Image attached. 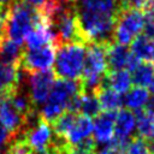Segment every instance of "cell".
Instances as JSON below:
<instances>
[{"label":"cell","instance_id":"6da1fadb","mask_svg":"<svg viewBox=\"0 0 154 154\" xmlns=\"http://www.w3.org/2000/svg\"><path fill=\"white\" fill-rule=\"evenodd\" d=\"M84 43L108 45L114 41L118 12H95L76 10Z\"/></svg>","mask_w":154,"mask_h":154},{"label":"cell","instance_id":"7a4b0ae2","mask_svg":"<svg viewBox=\"0 0 154 154\" xmlns=\"http://www.w3.org/2000/svg\"><path fill=\"white\" fill-rule=\"evenodd\" d=\"M40 19V12L24 2L16 0L6 6L4 32L5 36L23 45L25 36Z\"/></svg>","mask_w":154,"mask_h":154},{"label":"cell","instance_id":"3957f363","mask_svg":"<svg viewBox=\"0 0 154 154\" xmlns=\"http://www.w3.org/2000/svg\"><path fill=\"white\" fill-rule=\"evenodd\" d=\"M83 90L81 79H65L57 78L53 83L51 93L47 100L42 103V109L40 111V117L47 123L52 124L60 114H63L71 101V99Z\"/></svg>","mask_w":154,"mask_h":154},{"label":"cell","instance_id":"277c9868","mask_svg":"<svg viewBox=\"0 0 154 154\" xmlns=\"http://www.w3.org/2000/svg\"><path fill=\"white\" fill-rule=\"evenodd\" d=\"M85 46L82 42H70L58 46L53 71L58 78L81 79L84 67Z\"/></svg>","mask_w":154,"mask_h":154},{"label":"cell","instance_id":"5b68a950","mask_svg":"<svg viewBox=\"0 0 154 154\" xmlns=\"http://www.w3.org/2000/svg\"><path fill=\"white\" fill-rule=\"evenodd\" d=\"M107 71L106 45L87 43L81 83L84 91H95L101 85Z\"/></svg>","mask_w":154,"mask_h":154},{"label":"cell","instance_id":"8992f818","mask_svg":"<svg viewBox=\"0 0 154 154\" xmlns=\"http://www.w3.org/2000/svg\"><path fill=\"white\" fill-rule=\"evenodd\" d=\"M143 24L144 16L141 10H120L114 28V41L122 45H129L142 31Z\"/></svg>","mask_w":154,"mask_h":154},{"label":"cell","instance_id":"52a82bcc","mask_svg":"<svg viewBox=\"0 0 154 154\" xmlns=\"http://www.w3.org/2000/svg\"><path fill=\"white\" fill-rule=\"evenodd\" d=\"M57 45L49 43L36 48H24L20 59V70L25 72H37L49 70L55 60Z\"/></svg>","mask_w":154,"mask_h":154},{"label":"cell","instance_id":"ba28073f","mask_svg":"<svg viewBox=\"0 0 154 154\" xmlns=\"http://www.w3.org/2000/svg\"><path fill=\"white\" fill-rule=\"evenodd\" d=\"M25 72V71H24ZM26 75V89L32 103L37 107L43 103L53 87L55 75L52 70H43L37 72H25Z\"/></svg>","mask_w":154,"mask_h":154},{"label":"cell","instance_id":"9c48e42d","mask_svg":"<svg viewBox=\"0 0 154 154\" xmlns=\"http://www.w3.org/2000/svg\"><path fill=\"white\" fill-rule=\"evenodd\" d=\"M0 124L8 131L12 138L22 135L26 126V118L13 106L10 94L0 95Z\"/></svg>","mask_w":154,"mask_h":154},{"label":"cell","instance_id":"30bf717a","mask_svg":"<svg viewBox=\"0 0 154 154\" xmlns=\"http://www.w3.org/2000/svg\"><path fill=\"white\" fill-rule=\"evenodd\" d=\"M22 136L25 142L29 144L34 153H40L47 150L53 141V132L49 126V123L43 120L41 117L37 122L25 128Z\"/></svg>","mask_w":154,"mask_h":154},{"label":"cell","instance_id":"8fae6325","mask_svg":"<svg viewBox=\"0 0 154 154\" xmlns=\"http://www.w3.org/2000/svg\"><path fill=\"white\" fill-rule=\"evenodd\" d=\"M106 59H107V71L125 70V69L128 71H131V69L140 61L131 54L126 45H122L116 41L106 45Z\"/></svg>","mask_w":154,"mask_h":154},{"label":"cell","instance_id":"7c38bea8","mask_svg":"<svg viewBox=\"0 0 154 154\" xmlns=\"http://www.w3.org/2000/svg\"><path fill=\"white\" fill-rule=\"evenodd\" d=\"M117 111H103L93 122V140L105 147L114 137V120Z\"/></svg>","mask_w":154,"mask_h":154},{"label":"cell","instance_id":"4fadbf2b","mask_svg":"<svg viewBox=\"0 0 154 154\" xmlns=\"http://www.w3.org/2000/svg\"><path fill=\"white\" fill-rule=\"evenodd\" d=\"M93 132V122L91 118L77 113L72 124L60 138H64L70 146H77L90 137Z\"/></svg>","mask_w":154,"mask_h":154},{"label":"cell","instance_id":"5bb4252c","mask_svg":"<svg viewBox=\"0 0 154 154\" xmlns=\"http://www.w3.org/2000/svg\"><path fill=\"white\" fill-rule=\"evenodd\" d=\"M20 82V67L0 60V95L13 93Z\"/></svg>","mask_w":154,"mask_h":154},{"label":"cell","instance_id":"9a60e30c","mask_svg":"<svg viewBox=\"0 0 154 154\" xmlns=\"http://www.w3.org/2000/svg\"><path fill=\"white\" fill-rule=\"evenodd\" d=\"M136 126V116L131 109H120L116 114L114 120V137L122 140H130L131 134Z\"/></svg>","mask_w":154,"mask_h":154},{"label":"cell","instance_id":"2e32d148","mask_svg":"<svg viewBox=\"0 0 154 154\" xmlns=\"http://www.w3.org/2000/svg\"><path fill=\"white\" fill-rule=\"evenodd\" d=\"M131 54L140 61H146L154 65V38L137 35L131 42Z\"/></svg>","mask_w":154,"mask_h":154},{"label":"cell","instance_id":"e0dca14e","mask_svg":"<svg viewBox=\"0 0 154 154\" xmlns=\"http://www.w3.org/2000/svg\"><path fill=\"white\" fill-rule=\"evenodd\" d=\"M94 93L96 94L100 107L103 111H117L118 108H120L124 105L123 95L102 83L100 87H97L95 89Z\"/></svg>","mask_w":154,"mask_h":154},{"label":"cell","instance_id":"ac0fdd59","mask_svg":"<svg viewBox=\"0 0 154 154\" xmlns=\"http://www.w3.org/2000/svg\"><path fill=\"white\" fill-rule=\"evenodd\" d=\"M23 52H24L23 45L6 36L0 38V60L1 61L17 65L20 67V59H22Z\"/></svg>","mask_w":154,"mask_h":154},{"label":"cell","instance_id":"d6986e66","mask_svg":"<svg viewBox=\"0 0 154 154\" xmlns=\"http://www.w3.org/2000/svg\"><path fill=\"white\" fill-rule=\"evenodd\" d=\"M131 75L128 70H116V71H106L102 84L109 87L117 93L124 94L131 87Z\"/></svg>","mask_w":154,"mask_h":154},{"label":"cell","instance_id":"ffe728a7","mask_svg":"<svg viewBox=\"0 0 154 154\" xmlns=\"http://www.w3.org/2000/svg\"><path fill=\"white\" fill-rule=\"evenodd\" d=\"M135 112L137 136L146 141L154 140V113L146 112L143 109H138Z\"/></svg>","mask_w":154,"mask_h":154},{"label":"cell","instance_id":"44dd1931","mask_svg":"<svg viewBox=\"0 0 154 154\" xmlns=\"http://www.w3.org/2000/svg\"><path fill=\"white\" fill-rule=\"evenodd\" d=\"M76 10L95 11V12H119V0H79L75 5Z\"/></svg>","mask_w":154,"mask_h":154},{"label":"cell","instance_id":"7402d4cb","mask_svg":"<svg viewBox=\"0 0 154 154\" xmlns=\"http://www.w3.org/2000/svg\"><path fill=\"white\" fill-rule=\"evenodd\" d=\"M130 72H131V82L137 87L146 88L152 82L154 75V65L146 61H138L131 69Z\"/></svg>","mask_w":154,"mask_h":154},{"label":"cell","instance_id":"603a6c76","mask_svg":"<svg viewBox=\"0 0 154 154\" xmlns=\"http://www.w3.org/2000/svg\"><path fill=\"white\" fill-rule=\"evenodd\" d=\"M149 100V91L144 87H137L129 89L124 97V103L131 111H138L144 107L147 101Z\"/></svg>","mask_w":154,"mask_h":154},{"label":"cell","instance_id":"cb8c5ba5","mask_svg":"<svg viewBox=\"0 0 154 154\" xmlns=\"http://www.w3.org/2000/svg\"><path fill=\"white\" fill-rule=\"evenodd\" d=\"M123 154H152V152L146 140L141 138L140 136H135L129 141Z\"/></svg>","mask_w":154,"mask_h":154},{"label":"cell","instance_id":"d4e9b609","mask_svg":"<svg viewBox=\"0 0 154 154\" xmlns=\"http://www.w3.org/2000/svg\"><path fill=\"white\" fill-rule=\"evenodd\" d=\"M120 4V10H129V8H135V10H143L148 0H119Z\"/></svg>","mask_w":154,"mask_h":154},{"label":"cell","instance_id":"484cf974","mask_svg":"<svg viewBox=\"0 0 154 154\" xmlns=\"http://www.w3.org/2000/svg\"><path fill=\"white\" fill-rule=\"evenodd\" d=\"M12 140L11 135L8 134V131L0 124V154H4L10 141Z\"/></svg>","mask_w":154,"mask_h":154},{"label":"cell","instance_id":"4316f807","mask_svg":"<svg viewBox=\"0 0 154 154\" xmlns=\"http://www.w3.org/2000/svg\"><path fill=\"white\" fill-rule=\"evenodd\" d=\"M23 1L26 2L28 5H30L31 7H34L36 10H40V8H42L47 4L48 0H23Z\"/></svg>","mask_w":154,"mask_h":154},{"label":"cell","instance_id":"83f0119b","mask_svg":"<svg viewBox=\"0 0 154 154\" xmlns=\"http://www.w3.org/2000/svg\"><path fill=\"white\" fill-rule=\"evenodd\" d=\"M142 109L146 111V112L154 113V96H153V97H149V100L147 101V103L144 105V107H143Z\"/></svg>","mask_w":154,"mask_h":154},{"label":"cell","instance_id":"f1b7e54d","mask_svg":"<svg viewBox=\"0 0 154 154\" xmlns=\"http://www.w3.org/2000/svg\"><path fill=\"white\" fill-rule=\"evenodd\" d=\"M97 154H118L117 152H114L113 149H111V148H107V147H105L103 149H101Z\"/></svg>","mask_w":154,"mask_h":154},{"label":"cell","instance_id":"f546056e","mask_svg":"<svg viewBox=\"0 0 154 154\" xmlns=\"http://www.w3.org/2000/svg\"><path fill=\"white\" fill-rule=\"evenodd\" d=\"M149 90H150V93H152V94H153V96H154V75H153L152 82H150V84H149Z\"/></svg>","mask_w":154,"mask_h":154},{"label":"cell","instance_id":"4dcf8cb0","mask_svg":"<svg viewBox=\"0 0 154 154\" xmlns=\"http://www.w3.org/2000/svg\"><path fill=\"white\" fill-rule=\"evenodd\" d=\"M16 0H0V6H4V5H7V4H11Z\"/></svg>","mask_w":154,"mask_h":154},{"label":"cell","instance_id":"1f68e13d","mask_svg":"<svg viewBox=\"0 0 154 154\" xmlns=\"http://www.w3.org/2000/svg\"><path fill=\"white\" fill-rule=\"evenodd\" d=\"M148 4H150V5H154V0H148ZM147 4V5H148Z\"/></svg>","mask_w":154,"mask_h":154},{"label":"cell","instance_id":"d6a6232c","mask_svg":"<svg viewBox=\"0 0 154 154\" xmlns=\"http://www.w3.org/2000/svg\"><path fill=\"white\" fill-rule=\"evenodd\" d=\"M67 1H70V2H73V4H75V1H77V0H67Z\"/></svg>","mask_w":154,"mask_h":154}]
</instances>
